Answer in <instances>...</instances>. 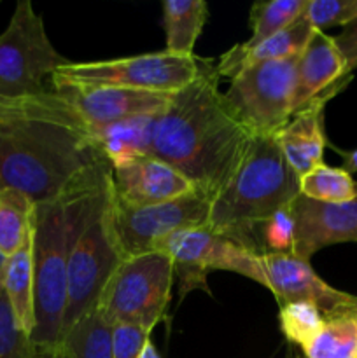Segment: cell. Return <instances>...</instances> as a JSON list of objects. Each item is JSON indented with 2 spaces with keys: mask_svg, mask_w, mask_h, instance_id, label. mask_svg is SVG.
<instances>
[{
  "mask_svg": "<svg viewBox=\"0 0 357 358\" xmlns=\"http://www.w3.org/2000/svg\"><path fill=\"white\" fill-rule=\"evenodd\" d=\"M108 170L91 129L62 93L0 98V189L20 191L41 205Z\"/></svg>",
  "mask_w": 357,
  "mask_h": 358,
  "instance_id": "obj_1",
  "label": "cell"
},
{
  "mask_svg": "<svg viewBox=\"0 0 357 358\" xmlns=\"http://www.w3.org/2000/svg\"><path fill=\"white\" fill-rule=\"evenodd\" d=\"M254 136L234 117L219 91V73L200 58V72L156 115L150 156L184 175L212 201L244 161Z\"/></svg>",
  "mask_w": 357,
  "mask_h": 358,
  "instance_id": "obj_2",
  "label": "cell"
},
{
  "mask_svg": "<svg viewBox=\"0 0 357 358\" xmlns=\"http://www.w3.org/2000/svg\"><path fill=\"white\" fill-rule=\"evenodd\" d=\"M111 180V170L97 180L55 199L35 205L34 217V311L30 341L38 353L63 350L66 310V264L70 248Z\"/></svg>",
  "mask_w": 357,
  "mask_h": 358,
  "instance_id": "obj_3",
  "label": "cell"
},
{
  "mask_svg": "<svg viewBox=\"0 0 357 358\" xmlns=\"http://www.w3.org/2000/svg\"><path fill=\"white\" fill-rule=\"evenodd\" d=\"M300 196L293 171L273 136H254L226 187L212 199L206 226L212 233L258 252V229Z\"/></svg>",
  "mask_w": 357,
  "mask_h": 358,
  "instance_id": "obj_4",
  "label": "cell"
},
{
  "mask_svg": "<svg viewBox=\"0 0 357 358\" xmlns=\"http://www.w3.org/2000/svg\"><path fill=\"white\" fill-rule=\"evenodd\" d=\"M122 261L125 255L115 234L108 180L70 248L63 338L84 315L97 308L105 283Z\"/></svg>",
  "mask_w": 357,
  "mask_h": 358,
  "instance_id": "obj_5",
  "label": "cell"
},
{
  "mask_svg": "<svg viewBox=\"0 0 357 358\" xmlns=\"http://www.w3.org/2000/svg\"><path fill=\"white\" fill-rule=\"evenodd\" d=\"M174 276V262L160 252L125 259L105 283L98 311L108 325H136L150 334L167 315Z\"/></svg>",
  "mask_w": 357,
  "mask_h": 358,
  "instance_id": "obj_6",
  "label": "cell"
},
{
  "mask_svg": "<svg viewBox=\"0 0 357 358\" xmlns=\"http://www.w3.org/2000/svg\"><path fill=\"white\" fill-rule=\"evenodd\" d=\"M200 72V58L172 52H147L100 62L66 63L51 76L52 90L70 86L122 87L174 94L184 90Z\"/></svg>",
  "mask_w": 357,
  "mask_h": 358,
  "instance_id": "obj_7",
  "label": "cell"
},
{
  "mask_svg": "<svg viewBox=\"0 0 357 358\" xmlns=\"http://www.w3.org/2000/svg\"><path fill=\"white\" fill-rule=\"evenodd\" d=\"M298 56L258 63L231 79L227 107L252 136H275L296 110Z\"/></svg>",
  "mask_w": 357,
  "mask_h": 358,
  "instance_id": "obj_8",
  "label": "cell"
},
{
  "mask_svg": "<svg viewBox=\"0 0 357 358\" xmlns=\"http://www.w3.org/2000/svg\"><path fill=\"white\" fill-rule=\"evenodd\" d=\"M66 63L49 41L41 14L30 0H20L0 35V98L42 93L44 80Z\"/></svg>",
  "mask_w": 357,
  "mask_h": 358,
  "instance_id": "obj_9",
  "label": "cell"
},
{
  "mask_svg": "<svg viewBox=\"0 0 357 358\" xmlns=\"http://www.w3.org/2000/svg\"><path fill=\"white\" fill-rule=\"evenodd\" d=\"M154 252L172 259L175 275L181 280V294L184 296L191 289L206 287V275L210 271H231L265 285L259 255L247 250L233 240L212 233L209 227L181 229L164 238Z\"/></svg>",
  "mask_w": 357,
  "mask_h": 358,
  "instance_id": "obj_10",
  "label": "cell"
},
{
  "mask_svg": "<svg viewBox=\"0 0 357 358\" xmlns=\"http://www.w3.org/2000/svg\"><path fill=\"white\" fill-rule=\"evenodd\" d=\"M210 203L212 201L198 191L142 208L122 206L112 199L115 234L125 259L154 252L164 238L181 229L205 227Z\"/></svg>",
  "mask_w": 357,
  "mask_h": 358,
  "instance_id": "obj_11",
  "label": "cell"
},
{
  "mask_svg": "<svg viewBox=\"0 0 357 358\" xmlns=\"http://www.w3.org/2000/svg\"><path fill=\"white\" fill-rule=\"evenodd\" d=\"M259 262L265 275L262 287L273 294L279 306L307 301L315 304L324 318L357 311V297L328 285L314 271L310 261L293 254H262Z\"/></svg>",
  "mask_w": 357,
  "mask_h": 358,
  "instance_id": "obj_12",
  "label": "cell"
},
{
  "mask_svg": "<svg viewBox=\"0 0 357 358\" xmlns=\"http://www.w3.org/2000/svg\"><path fill=\"white\" fill-rule=\"evenodd\" d=\"M111 191L119 205L142 208L182 198L196 187L170 164L147 154L111 168Z\"/></svg>",
  "mask_w": 357,
  "mask_h": 358,
  "instance_id": "obj_13",
  "label": "cell"
},
{
  "mask_svg": "<svg viewBox=\"0 0 357 358\" xmlns=\"http://www.w3.org/2000/svg\"><path fill=\"white\" fill-rule=\"evenodd\" d=\"M289 208L296 222L294 257L310 261L329 245L357 243V198L350 203H322L300 194Z\"/></svg>",
  "mask_w": 357,
  "mask_h": 358,
  "instance_id": "obj_14",
  "label": "cell"
},
{
  "mask_svg": "<svg viewBox=\"0 0 357 358\" xmlns=\"http://www.w3.org/2000/svg\"><path fill=\"white\" fill-rule=\"evenodd\" d=\"M91 129L140 115H158L170 103L172 94L122 87L70 86L56 90Z\"/></svg>",
  "mask_w": 357,
  "mask_h": 358,
  "instance_id": "obj_15",
  "label": "cell"
},
{
  "mask_svg": "<svg viewBox=\"0 0 357 358\" xmlns=\"http://www.w3.org/2000/svg\"><path fill=\"white\" fill-rule=\"evenodd\" d=\"M349 83L350 80L338 84L298 108L273 136L289 166L300 178L324 163V149L328 145L324 131L326 103Z\"/></svg>",
  "mask_w": 357,
  "mask_h": 358,
  "instance_id": "obj_16",
  "label": "cell"
},
{
  "mask_svg": "<svg viewBox=\"0 0 357 358\" xmlns=\"http://www.w3.org/2000/svg\"><path fill=\"white\" fill-rule=\"evenodd\" d=\"M352 79L336 45L326 31L314 30L307 45L298 56L296 110L318 94ZM294 110V112H296Z\"/></svg>",
  "mask_w": 357,
  "mask_h": 358,
  "instance_id": "obj_17",
  "label": "cell"
},
{
  "mask_svg": "<svg viewBox=\"0 0 357 358\" xmlns=\"http://www.w3.org/2000/svg\"><path fill=\"white\" fill-rule=\"evenodd\" d=\"M312 31H314V28L308 24V21L301 14L300 20L294 21L289 28L279 31L276 35L259 42V44L247 45L244 42L234 44L217 62V73H219V77L233 79L234 76L244 72L245 69L258 65V63L300 56L304 45H307L308 38L312 37Z\"/></svg>",
  "mask_w": 357,
  "mask_h": 358,
  "instance_id": "obj_18",
  "label": "cell"
},
{
  "mask_svg": "<svg viewBox=\"0 0 357 358\" xmlns=\"http://www.w3.org/2000/svg\"><path fill=\"white\" fill-rule=\"evenodd\" d=\"M156 115L122 119L94 129L93 140L102 156L112 166L150 154Z\"/></svg>",
  "mask_w": 357,
  "mask_h": 358,
  "instance_id": "obj_19",
  "label": "cell"
},
{
  "mask_svg": "<svg viewBox=\"0 0 357 358\" xmlns=\"http://www.w3.org/2000/svg\"><path fill=\"white\" fill-rule=\"evenodd\" d=\"M4 294L18 329L30 338L35 325L34 311V233L30 240L6 261Z\"/></svg>",
  "mask_w": 357,
  "mask_h": 358,
  "instance_id": "obj_20",
  "label": "cell"
},
{
  "mask_svg": "<svg viewBox=\"0 0 357 358\" xmlns=\"http://www.w3.org/2000/svg\"><path fill=\"white\" fill-rule=\"evenodd\" d=\"M209 17V6L203 0H164L163 21L167 49L172 55L195 56V45Z\"/></svg>",
  "mask_w": 357,
  "mask_h": 358,
  "instance_id": "obj_21",
  "label": "cell"
},
{
  "mask_svg": "<svg viewBox=\"0 0 357 358\" xmlns=\"http://www.w3.org/2000/svg\"><path fill=\"white\" fill-rule=\"evenodd\" d=\"M35 203L20 191L0 189V252L16 254L34 233Z\"/></svg>",
  "mask_w": 357,
  "mask_h": 358,
  "instance_id": "obj_22",
  "label": "cell"
},
{
  "mask_svg": "<svg viewBox=\"0 0 357 358\" xmlns=\"http://www.w3.org/2000/svg\"><path fill=\"white\" fill-rule=\"evenodd\" d=\"M66 358H112V327L98 308L84 315L63 338Z\"/></svg>",
  "mask_w": 357,
  "mask_h": 358,
  "instance_id": "obj_23",
  "label": "cell"
},
{
  "mask_svg": "<svg viewBox=\"0 0 357 358\" xmlns=\"http://www.w3.org/2000/svg\"><path fill=\"white\" fill-rule=\"evenodd\" d=\"M301 352L307 358H356L357 311L326 318L317 338Z\"/></svg>",
  "mask_w": 357,
  "mask_h": 358,
  "instance_id": "obj_24",
  "label": "cell"
},
{
  "mask_svg": "<svg viewBox=\"0 0 357 358\" xmlns=\"http://www.w3.org/2000/svg\"><path fill=\"white\" fill-rule=\"evenodd\" d=\"M300 194L322 203H350L357 198V184L343 168L318 164L300 178Z\"/></svg>",
  "mask_w": 357,
  "mask_h": 358,
  "instance_id": "obj_25",
  "label": "cell"
},
{
  "mask_svg": "<svg viewBox=\"0 0 357 358\" xmlns=\"http://www.w3.org/2000/svg\"><path fill=\"white\" fill-rule=\"evenodd\" d=\"M308 0H272V2H254L248 14L252 35L244 44L254 45L279 31L289 28L298 21L307 7Z\"/></svg>",
  "mask_w": 357,
  "mask_h": 358,
  "instance_id": "obj_26",
  "label": "cell"
},
{
  "mask_svg": "<svg viewBox=\"0 0 357 358\" xmlns=\"http://www.w3.org/2000/svg\"><path fill=\"white\" fill-rule=\"evenodd\" d=\"M280 329L290 345L307 348L324 327V315L315 304L301 301L280 306Z\"/></svg>",
  "mask_w": 357,
  "mask_h": 358,
  "instance_id": "obj_27",
  "label": "cell"
},
{
  "mask_svg": "<svg viewBox=\"0 0 357 358\" xmlns=\"http://www.w3.org/2000/svg\"><path fill=\"white\" fill-rule=\"evenodd\" d=\"M290 206V205H289ZM279 210L258 229V252L262 254H293L296 222L290 208Z\"/></svg>",
  "mask_w": 357,
  "mask_h": 358,
  "instance_id": "obj_28",
  "label": "cell"
},
{
  "mask_svg": "<svg viewBox=\"0 0 357 358\" xmlns=\"http://www.w3.org/2000/svg\"><path fill=\"white\" fill-rule=\"evenodd\" d=\"M303 17L314 30L346 27L357 20V0H308Z\"/></svg>",
  "mask_w": 357,
  "mask_h": 358,
  "instance_id": "obj_29",
  "label": "cell"
},
{
  "mask_svg": "<svg viewBox=\"0 0 357 358\" xmlns=\"http://www.w3.org/2000/svg\"><path fill=\"white\" fill-rule=\"evenodd\" d=\"M0 358H41L30 338L18 329L4 290L0 292Z\"/></svg>",
  "mask_w": 357,
  "mask_h": 358,
  "instance_id": "obj_30",
  "label": "cell"
},
{
  "mask_svg": "<svg viewBox=\"0 0 357 358\" xmlns=\"http://www.w3.org/2000/svg\"><path fill=\"white\" fill-rule=\"evenodd\" d=\"M112 327V358H139L149 332L136 325L115 324Z\"/></svg>",
  "mask_w": 357,
  "mask_h": 358,
  "instance_id": "obj_31",
  "label": "cell"
},
{
  "mask_svg": "<svg viewBox=\"0 0 357 358\" xmlns=\"http://www.w3.org/2000/svg\"><path fill=\"white\" fill-rule=\"evenodd\" d=\"M332 38H335L336 45H338L340 52L345 59L346 70H349V73H352L357 69V20L343 27V30Z\"/></svg>",
  "mask_w": 357,
  "mask_h": 358,
  "instance_id": "obj_32",
  "label": "cell"
},
{
  "mask_svg": "<svg viewBox=\"0 0 357 358\" xmlns=\"http://www.w3.org/2000/svg\"><path fill=\"white\" fill-rule=\"evenodd\" d=\"M343 159V170L349 171L350 175L357 173V149L354 150H340Z\"/></svg>",
  "mask_w": 357,
  "mask_h": 358,
  "instance_id": "obj_33",
  "label": "cell"
},
{
  "mask_svg": "<svg viewBox=\"0 0 357 358\" xmlns=\"http://www.w3.org/2000/svg\"><path fill=\"white\" fill-rule=\"evenodd\" d=\"M139 358H161L160 353H158L156 346H154V343L150 341V338L147 339L146 345H144V348H142V352H140Z\"/></svg>",
  "mask_w": 357,
  "mask_h": 358,
  "instance_id": "obj_34",
  "label": "cell"
},
{
  "mask_svg": "<svg viewBox=\"0 0 357 358\" xmlns=\"http://www.w3.org/2000/svg\"><path fill=\"white\" fill-rule=\"evenodd\" d=\"M6 261L7 259L4 257L2 252H0V292H2V285H4V271H6Z\"/></svg>",
  "mask_w": 357,
  "mask_h": 358,
  "instance_id": "obj_35",
  "label": "cell"
},
{
  "mask_svg": "<svg viewBox=\"0 0 357 358\" xmlns=\"http://www.w3.org/2000/svg\"><path fill=\"white\" fill-rule=\"evenodd\" d=\"M41 358H66L65 352H55V353H41Z\"/></svg>",
  "mask_w": 357,
  "mask_h": 358,
  "instance_id": "obj_36",
  "label": "cell"
},
{
  "mask_svg": "<svg viewBox=\"0 0 357 358\" xmlns=\"http://www.w3.org/2000/svg\"><path fill=\"white\" fill-rule=\"evenodd\" d=\"M286 358H307L303 355V353H300L298 352L296 348H290L289 352H287V355H286Z\"/></svg>",
  "mask_w": 357,
  "mask_h": 358,
  "instance_id": "obj_37",
  "label": "cell"
},
{
  "mask_svg": "<svg viewBox=\"0 0 357 358\" xmlns=\"http://www.w3.org/2000/svg\"><path fill=\"white\" fill-rule=\"evenodd\" d=\"M356 358H357V355H356Z\"/></svg>",
  "mask_w": 357,
  "mask_h": 358,
  "instance_id": "obj_38",
  "label": "cell"
}]
</instances>
